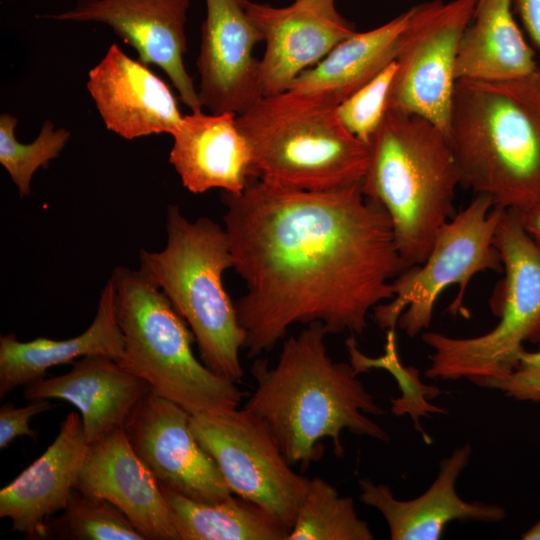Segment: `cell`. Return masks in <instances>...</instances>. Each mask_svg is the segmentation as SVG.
<instances>
[{"label": "cell", "mask_w": 540, "mask_h": 540, "mask_svg": "<svg viewBox=\"0 0 540 540\" xmlns=\"http://www.w3.org/2000/svg\"><path fill=\"white\" fill-rule=\"evenodd\" d=\"M448 140L460 185L494 207L540 199V65L520 78L456 81Z\"/></svg>", "instance_id": "3"}, {"label": "cell", "mask_w": 540, "mask_h": 540, "mask_svg": "<svg viewBox=\"0 0 540 540\" xmlns=\"http://www.w3.org/2000/svg\"><path fill=\"white\" fill-rule=\"evenodd\" d=\"M503 211L490 197L476 195L442 226L424 262L392 281L393 298L373 310L377 324L387 330L398 325L407 336H417L429 328L438 297L451 285L459 290L449 313L468 316L464 297L471 279L480 272L503 270L494 244Z\"/></svg>", "instance_id": "9"}, {"label": "cell", "mask_w": 540, "mask_h": 540, "mask_svg": "<svg viewBox=\"0 0 540 540\" xmlns=\"http://www.w3.org/2000/svg\"><path fill=\"white\" fill-rule=\"evenodd\" d=\"M49 518L47 538L64 540H145L129 518L106 499L73 487L65 508Z\"/></svg>", "instance_id": "27"}, {"label": "cell", "mask_w": 540, "mask_h": 540, "mask_svg": "<svg viewBox=\"0 0 540 540\" xmlns=\"http://www.w3.org/2000/svg\"><path fill=\"white\" fill-rule=\"evenodd\" d=\"M189 419L187 410L152 391L123 430L160 485L196 501H224L233 493L214 459L196 440Z\"/></svg>", "instance_id": "12"}, {"label": "cell", "mask_w": 540, "mask_h": 540, "mask_svg": "<svg viewBox=\"0 0 540 540\" xmlns=\"http://www.w3.org/2000/svg\"><path fill=\"white\" fill-rule=\"evenodd\" d=\"M89 448L81 416L70 412L53 443L0 491V517L28 539H46L47 521L62 511Z\"/></svg>", "instance_id": "19"}, {"label": "cell", "mask_w": 540, "mask_h": 540, "mask_svg": "<svg viewBox=\"0 0 540 540\" xmlns=\"http://www.w3.org/2000/svg\"><path fill=\"white\" fill-rule=\"evenodd\" d=\"M74 488L114 504L145 540H180L160 484L123 428L89 444Z\"/></svg>", "instance_id": "17"}, {"label": "cell", "mask_w": 540, "mask_h": 540, "mask_svg": "<svg viewBox=\"0 0 540 540\" xmlns=\"http://www.w3.org/2000/svg\"><path fill=\"white\" fill-rule=\"evenodd\" d=\"M236 116L232 112L183 116L171 135L169 162L188 191L240 193L254 179L251 151Z\"/></svg>", "instance_id": "21"}, {"label": "cell", "mask_w": 540, "mask_h": 540, "mask_svg": "<svg viewBox=\"0 0 540 540\" xmlns=\"http://www.w3.org/2000/svg\"><path fill=\"white\" fill-rule=\"evenodd\" d=\"M87 89L106 127L133 140L168 133L182 121L177 100L168 85L148 65L112 44L89 72Z\"/></svg>", "instance_id": "16"}, {"label": "cell", "mask_w": 540, "mask_h": 540, "mask_svg": "<svg viewBox=\"0 0 540 540\" xmlns=\"http://www.w3.org/2000/svg\"><path fill=\"white\" fill-rule=\"evenodd\" d=\"M326 335L321 323L309 324L283 340L275 366L256 359L251 367L256 389L244 406L266 423L289 463L305 469L322 457L325 439L337 457L343 456L345 430L390 440L368 416L385 411L350 363L329 356Z\"/></svg>", "instance_id": "2"}, {"label": "cell", "mask_w": 540, "mask_h": 540, "mask_svg": "<svg viewBox=\"0 0 540 540\" xmlns=\"http://www.w3.org/2000/svg\"><path fill=\"white\" fill-rule=\"evenodd\" d=\"M530 39L540 49V0H512Z\"/></svg>", "instance_id": "33"}, {"label": "cell", "mask_w": 540, "mask_h": 540, "mask_svg": "<svg viewBox=\"0 0 540 540\" xmlns=\"http://www.w3.org/2000/svg\"><path fill=\"white\" fill-rule=\"evenodd\" d=\"M396 67L395 60L336 108L345 129L367 145H370L386 115Z\"/></svg>", "instance_id": "30"}, {"label": "cell", "mask_w": 540, "mask_h": 540, "mask_svg": "<svg viewBox=\"0 0 540 540\" xmlns=\"http://www.w3.org/2000/svg\"><path fill=\"white\" fill-rule=\"evenodd\" d=\"M152 391L149 383L105 355L82 357L69 372L24 386L29 401L59 399L73 404L89 444L123 428Z\"/></svg>", "instance_id": "20"}, {"label": "cell", "mask_w": 540, "mask_h": 540, "mask_svg": "<svg viewBox=\"0 0 540 540\" xmlns=\"http://www.w3.org/2000/svg\"><path fill=\"white\" fill-rule=\"evenodd\" d=\"M488 388L497 389L517 401H540V348L519 354L517 367L505 378L492 382Z\"/></svg>", "instance_id": "31"}, {"label": "cell", "mask_w": 540, "mask_h": 540, "mask_svg": "<svg viewBox=\"0 0 540 540\" xmlns=\"http://www.w3.org/2000/svg\"><path fill=\"white\" fill-rule=\"evenodd\" d=\"M253 177L284 188L328 191L362 181L369 145L341 124L336 108L285 91L236 116Z\"/></svg>", "instance_id": "6"}, {"label": "cell", "mask_w": 540, "mask_h": 540, "mask_svg": "<svg viewBox=\"0 0 540 540\" xmlns=\"http://www.w3.org/2000/svg\"><path fill=\"white\" fill-rule=\"evenodd\" d=\"M244 6L266 43L259 69L263 96L287 91L300 73L357 32L335 0H295L282 8L244 0Z\"/></svg>", "instance_id": "13"}, {"label": "cell", "mask_w": 540, "mask_h": 540, "mask_svg": "<svg viewBox=\"0 0 540 540\" xmlns=\"http://www.w3.org/2000/svg\"><path fill=\"white\" fill-rule=\"evenodd\" d=\"M345 346L349 356V363L359 374L368 372L373 368H378L387 370L396 378L402 391V397L392 400V412L395 415L401 416L408 413L411 415L416 425L419 426V414L413 398H415L424 414L427 411L431 413L446 412L429 404L426 400L421 399L413 393V388L427 391H439V389L423 386L419 380L418 370L413 367L406 368L402 365L396 347L395 329L387 330L384 354L379 357L373 358L364 354L358 348L356 339L353 335L345 340Z\"/></svg>", "instance_id": "29"}, {"label": "cell", "mask_w": 540, "mask_h": 540, "mask_svg": "<svg viewBox=\"0 0 540 540\" xmlns=\"http://www.w3.org/2000/svg\"><path fill=\"white\" fill-rule=\"evenodd\" d=\"M369 524L359 518L351 497L340 496L320 477L309 487L286 540H372Z\"/></svg>", "instance_id": "26"}, {"label": "cell", "mask_w": 540, "mask_h": 540, "mask_svg": "<svg viewBox=\"0 0 540 540\" xmlns=\"http://www.w3.org/2000/svg\"><path fill=\"white\" fill-rule=\"evenodd\" d=\"M369 147L362 190L387 212L405 263L421 264L455 215L460 174L448 137L422 117L387 110Z\"/></svg>", "instance_id": "4"}, {"label": "cell", "mask_w": 540, "mask_h": 540, "mask_svg": "<svg viewBox=\"0 0 540 540\" xmlns=\"http://www.w3.org/2000/svg\"><path fill=\"white\" fill-rule=\"evenodd\" d=\"M166 230L163 250H140L139 270L187 322L203 363L236 383L244 374L246 334L223 284L224 272L233 268L226 231L207 217L188 220L176 205L168 207Z\"/></svg>", "instance_id": "5"}, {"label": "cell", "mask_w": 540, "mask_h": 540, "mask_svg": "<svg viewBox=\"0 0 540 540\" xmlns=\"http://www.w3.org/2000/svg\"><path fill=\"white\" fill-rule=\"evenodd\" d=\"M51 407L49 400L32 401L24 407H16L10 402L2 405L0 408V448H6L19 436H28L37 441V433L29 427L30 420Z\"/></svg>", "instance_id": "32"}, {"label": "cell", "mask_w": 540, "mask_h": 540, "mask_svg": "<svg viewBox=\"0 0 540 540\" xmlns=\"http://www.w3.org/2000/svg\"><path fill=\"white\" fill-rule=\"evenodd\" d=\"M180 540H286L289 530L255 503L234 494L205 503L160 485Z\"/></svg>", "instance_id": "25"}, {"label": "cell", "mask_w": 540, "mask_h": 540, "mask_svg": "<svg viewBox=\"0 0 540 540\" xmlns=\"http://www.w3.org/2000/svg\"><path fill=\"white\" fill-rule=\"evenodd\" d=\"M192 0H79L74 8L48 16L60 21L109 25L144 64L160 67L180 100L193 113L202 112L198 91L187 73L185 22Z\"/></svg>", "instance_id": "14"}, {"label": "cell", "mask_w": 540, "mask_h": 540, "mask_svg": "<svg viewBox=\"0 0 540 540\" xmlns=\"http://www.w3.org/2000/svg\"><path fill=\"white\" fill-rule=\"evenodd\" d=\"M124 341L120 364L190 414L238 408L242 393L194 355V335L167 296L140 270L116 267L110 278Z\"/></svg>", "instance_id": "7"}, {"label": "cell", "mask_w": 540, "mask_h": 540, "mask_svg": "<svg viewBox=\"0 0 540 540\" xmlns=\"http://www.w3.org/2000/svg\"><path fill=\"white\" fill-rule=\"evenodd\" d=\"M471 452L467 442L443 458L434 482L415 499L399 500L389 486L368 478L359 480V498L382 514L392 540H437L452 521L501 522L506 518L502 506L467 502L456 492V481L468 465Z\"/></svg>", "instance_id": "18"}, {"label": "cell", "mask_w": 540, "mask_h": 540, "mask_svg": "<svg viewBox=\"0 0 540 540\" xmlns=\"http://www.w3.org/2000/svg\"><path fill=\"white\" fill-rule=\"evenodd\" d=\"M189 424L232 493L255 503L290 531L310 479L291 468L266 423L246 408H234L190 414Z\"/></svg>", "instance_id": "10"}, {"label": "cell", "mask_w": 540, "mask_h": 540, "mask_svg": "<svg viewBox=\"0 0 540 540\" xmlns=\"http://www.w3.org/2000/svg\"><path fill=\"white\" fill-rule=\"evenodd\" d=\"M17 118L8 113L0 115V163L10 175L21 197L30 195L33 174L40 167L60 155L70 138L64 128L55 129L46 120L37 138L29 144L20 143L15 137Z\"/></svg>", "instance_id": "28"}, {"label": "cell", "mask_w": 540, "mask_h": 540, "mask_svg": "<svg viewBox=\"0 0 540 540\" xmlns=\"http://www.w3.org/2000/svg\"><path fill=\"white\" fill-rule=\"evenodd\" d=\"M512 0H478L458 46L456 80L502 81L526 76L539 64L512 12Z\"/></svg>", "instance_id": "24"}, {"label": "cell", "mask_w": 540, "mask_h": 540, "mask_svg": "<svg viewBox=\"0 0 540 540\" xmlns=\"http://www.w3.org/2000/svg\"><path fill=\"white\" fill-rule=\"evenodd\" d=\"M415 13L413 6L377 28L355 32L300 73L288 90L337 108L397 59Z\"/></svg>", "instance_id": "22"}, {"label": "cell", "mask_w": 540, "mask_h": 540, "mask_svg": "<svg viewBox=\"0 0 540 540\" xmlns=\"http://www.w3.org/2000/svg\"><path fill=\"white\" fill-rule=\"evenodd\" d=\"M221 198L233 268L246 286L235 307L250 358L296 323L362 336L370 311L393 298L392 281L409 267L387 212L361 181L305 191L254 178Z\"/></svg>", "instance_id": "1"}, {"label": "cell", "mask_w": 540, "mask_h": 540, "mask_svg": "<svg viewBox=\"0 0 540 540\" xmlns=\"http://www.w3.org/2000/svg\"><path fill=\"white\" fill-rule=\"evenodd\" d=\"M197 68L198 96L211 113L246 112L263 97L260 60L253 56L262 35L246 13L244 0H205Z\"/></svg>", "instance_id": "15"}, {"label": "cell", "mask_w": 540, "mask_h": 540, "mask_svg": "<svg viewBox=\"0 0 540 540\" xmlns=\"http://www.w3.org/2000/svg\"><path fill=\"white\" fill-rule=\"evenodd\" d=\"M524 540H540V520L522 534Z\"/></svg>", "instance_id": "35"}, {"label": "cell", "mask_w": 540, "mask_h": 540, "mask_svg": "<svg viewBox=\"0 0 540 540\" xmlns=\"http://www.w3.org/2000/svg\"><path fill=\"white\" fill-rule=\"evenodd\" d=\"M494 244L504 271L491 302L499 321L475 337L422 333L432 349L427 378H464L488 388L514 371L525 342H540V249L525 232L517 211H503Z\"/></svg>", "instance_id": "8"}, {"label": "cell", "mask_w": 540, "mask_h": 540, "mask_svg": "<svg viewBox=\"0 0 540 540\" xmlns=\"http://www.w3.org/2000/svg\"><path fill=\"white\" fill-rule=\"evenodd\" d=\"M478 0H433L416 5L396 59L387 110L422 117L449 134L460 39Z\"/></svg>", "instance_id": "11"}, {"label": "cell", "mask_w": 540, "mask_h": 540, "mask_svg": "<svg viewBox=\"0 0 540 540\" xmlns=\"http://www.w3.org/2000/svg\"><path fill=\"white\" fill-rule=\"evenodd\" d=\"M517 212L525 232L540 249V199L531 206Z\"/></svg>", "instance_id": "34"}, {"label": "cell", "mask_w": 540, "mask_h": 540, "mask_svg": "<svg viewBox=\"0 0 540 540\" xmlns=\"http://www.w3.org/2000/svg\"><path fill=\"white\" fill-rule=\"evenodd\" d=\"M89 355H105L119 363L124 357L110 279L101 292L93 322L80 335L66 340L40 337L28 342L19 341L14 333L1 335L0 398L19 386L44 378L53 366Z\"/></svg>", "instance_id": "23"}]
</instances>
